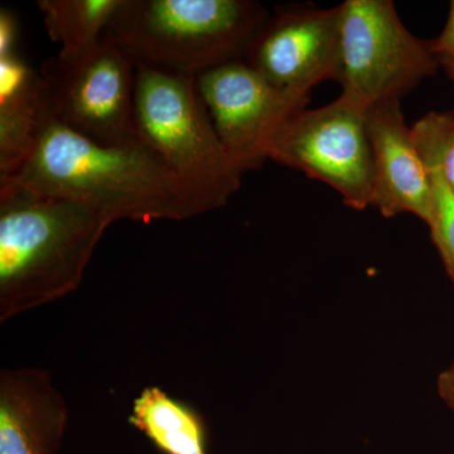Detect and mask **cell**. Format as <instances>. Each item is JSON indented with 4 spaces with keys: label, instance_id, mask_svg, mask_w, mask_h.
<instances>
[{
    "label": "cell",
    "instance_id": "obj_1",
    "mask_svg": "<svg viewBox=\"0 0 454 454\" xmlns=\"http://www.w3.org/2000/svg\"><path fill=\"white\" fill-rule=\"evenodd\" d=\"M0 184L88 206L113 223L190 219L177 182L142 140L97 145L57 121L52 104L31 157Z\"/></svg>",
    "mask_w": 454,
    "mask_h": 454
},
{
    "label": "cell",
    "instance_id": "obj_2",
    "mask_svg": "<svg viewBox=\"0 0 454 454\" xmlns=\"http://www.w3.org/2000/svg\"><path fill=\"white\" fill-rule=\"evenodd\" d=\"M110 223L88 206L0 184V322L76 291Z\"/></svg>",
    "mask_w": 454,
    "mask_h": 454
},
{
    "label": "cell",
    "instance_id": "obj_3",
    "mask_svg": "<svg viewBox=\"0 0 454 454\" xmlns=\"http://www.w3.org/2000/svg\"><path fill=\"white\" fill-rule=\"evenodd\" d=\"M269 16L253 0H122L107 35L136 67L197 76L244 59Z\"/></svg>",
    "mask_w": 454,
    "mask_h": 454
},
{
    "label": "cell",
    "instance_id": "obj_4",
    "mask_svg": "<svg viewBox=\"0 0 454 454\" xmlns=\"http://www.w3.org/2000/svg\"><path fill=\"white\" fill-rule=\"evenodd\" d=\"M137 136L177 182L190 219L226 206L241 186L212 124L196 76L137 66Z\"/></svg>",
    "mask_w": 454,
    "mask_h": 454
},
{
    "label": "cell",
    "instance_id": "obj_5",
    "mask_svg": "<svg viewBox=\"0 0 454 454\" xmlns=\"http://www.w3.org/2000/svg\"><path fill=\"white\" fill-rule=\"evenodd\" d=\"M366 114L345 92L319 109L297 110L277 131L268 158L333 187L348 207H372L375 166Z\"/></svg>",
    "mask_w": 454,
    "mask_h": 454
},
{
    "label": "cell",
    "instance_id": "obj_6",
    "mask_svg": "<svg viewBox=\"0 0 454 454\" xmlns=\"http://www.w3.org/2000/svg\"><path fill=\"white\" fill-rule=\"evenodd\" d=\"M342 92L367 109L400 101L437 73L433 42L411 35L391 0L342 3Z\"/></svg>",
    "mask_w": 454,
    "mask_h": 454
},
{
    "label": "cell",
    "instance_id": "obj_7",
    "mask_svg": "<svg viewBox=\"0 0 454 454\" xmlns=\"http://www.w3.org/2000/svg\"><path fill=\"white\" fill-rule=\"evenodd\" d=\"M137 67L107 35L79 59L50 57L40 73L57 121L97 145L138 140L134 122Z\"/></svg>",
    "mask_w": 454,
    "mask_h": 454
},
{
    "label": "cell",
    "instance_id": "obj_8",
    "mask_svg": "<svg viewBox=\"0 0 454 454\" xmlns=\"http://www.w3.org/2000/svg\"><path fill=\"white\" fill-rule=\"evenodd\" d=\"M197 89L235 168H262L283 122L307 107L310 97L277 89L244 59L197 74Z\"/></svg>",
    "mask_w": 454,
    "mask_h": 454
},
{
    "label": "cell",
    "instance_id": "obj_9",
    "mask_svg": "<svg viewBox=\"0 0 454 454\" xmlns=\"http://www.w3.org/2000/svg\"><path fill=\"white\" fill-rule=\"evenodd\" d=\"M244 61L277 89L310 97L318 83L342 76V5L276 8Z\"/></svg>",
    "mask_w": 454,
    "mask_h": 454
},
{
    "label": "cell",
    "instance_id": "obj_10",
    "mask_svg": "<svg viewBox=\"0 0 454 454\" xmlns=\"http://www.w3.org/2000/svg\"><path fill=\"white\" fill-rule=\"evenodd\" d=\"M366 118L375 166L372 207L385 217L415 215L429 226L434 216L432 177L413 131L406 125L400 101L370 106Z\"/></svg>",
    "mask_w": 454,
    "mask_h": 454
},
{
    "label": "cell",
    "instance_id": "obj_11",
    "mask_svg": "<svg viewBox=\"0 0 454 454\" xmlns=\"http://www.w3.org/2000/svg\"><path fill=\"white\" fill-rule=\"evenodd\" d=\"M67 423L65 397L46 370H2L0 454H57Z\"/></svg>",
    "mask_w": 454,
    "mask_h": 454
},
{
    "label": "cell",
    "instance_id": "obj_12",
    "mask_svg": "<svg viewBox=\"0 0 454 454\" xmlns=\"http://www.w3.org/2000/svg\"><path fill=\"white\" fill-rule=\"evenodd\" d=\"M51 107L49 86L17 49L0 51V178L31 157Z\"/></svg>",
    "mask_w": 454,
    "mask_h": 454
},
{
    "label": "cell",
    "instance_id": "obj_13",
    "mask_svg": "<svg viewBox=\"0 0 454 454\" xmlns=\"http://www.w3.org/2000/svg\"><path fill=\"white\" fill-rule=\"evenodd\" d=\"M130 423L166 454H208L201 419L160 387L134 400Z\"/></svg>",
    "mask_w": 454,
    "mask_h": 454
},
{
    "label": "cell",
    "instance_id": "obj_14",
    "mask_svg": "<svg viewBox=\"0 0 454 454\" xmlns=\"http://www.w3.org/2000/svg\"><path fill=\"white\" fill-rule=\"evenodd\" d=\"M122 0H38L51 41L61 46L57 56L79 59L103 41Z\"/></svg>",
    "mask_w": 454,
    "mask_h": 454
},
{
    "label": "cell",
    "instance_id": "obj_15",
    "mask_svg": "<svg viewBox=\"0 0 454 454\" xmlns=\"http://www.w3.org/2000/svg\"><path fill=\"white\" fill-rule=\"evenodd\" d=\"M422 157L438 164L454 195V113H429L411 127Z\"/></svg>",
    "mask_w": 454,
    "mask_h": 454
},
{
    "label": "cell",
    "instance_id": "obj_16",
    "mask_svg": "<svg viewBox=\"0 0 454 454\" xmlns=\"http://www.w3.org/2000/svg\"><path fill=\"white\" fill-rule=\"evenodd\" d=\"M422 158L428 167L434 191V216L429 225L430 234L454 283V195L438 164L430 158Z\"/></svg>",
    "mask_w": 454,
    "mask_h": 454
},
{
    "label": "cell",
    "instance_id": "obj_17",
    "mask_svg": "<svg viewBox=\"0 0 454 454\" xmlns=\"http://www.w3.org/2000/svg\"><path fill=\"white\" fill-rule=\"evenodd\" d=\"M433 42V50L437 55L454 56V0L450 3L446 26L439 37Z\"/></svg>",
    "mask_w": 454,
    "mask_h": 454
},
{
    "label": "cell",
    "instance_id": "obj_18",
    "mask_svg": "<svg viewBox=\"0 0 454 454\" xmlns=\"http://www.w3.org/2000/svg\"><path fill=\"white\" fill-rule=\"evenodd\" d=\"M438 391L442 399L454 411V363L439 375Z\"/></svg>",
    "mask_w": 454,
    "mask_h": 454
},
{
    "label": "cell",
    "instance_id": "obj_19",
    "mask_svg": "<svg viewBox=\"0 0 454 454\" xmlns=\"http://www.w3.org/2000/svg\"><path fill=\"white\" fill-rule=\"evenodd\" d=\"M439 64L443 68L444 73L447 74L448 79L453 82L454 85V56L439 55Z\"/></svg>",
    "mask_w": 454,
    "mask_h": 454
}]
</instances>
